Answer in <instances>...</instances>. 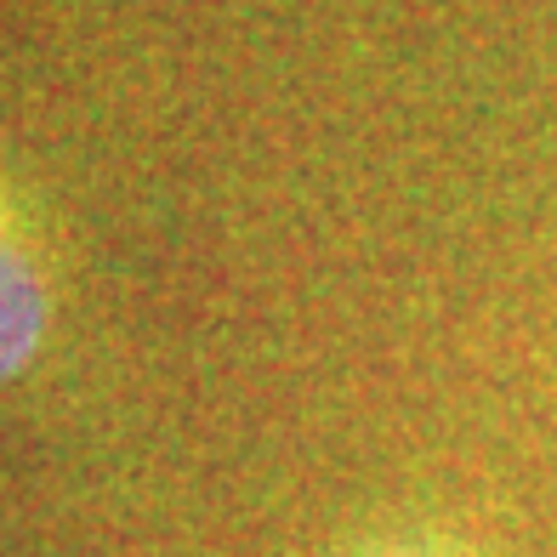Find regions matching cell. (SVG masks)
<instances>
[{"label": "cell", "mask_w": 557, "mask_h": 557, "mask_svg": "<svg viewBox=\"0 0 557 557\" xmlns=\"http://www.w3.org/2000/svg\"><path fill=\"white\" fill-rule=\"evenodd\" d=\"M40 324H46L40 278H35L29 257L12 245V234L0 227V382L29 364V352L40 342Z\"/></svg>", "instance_id": "obj_1"}]
</instances>
